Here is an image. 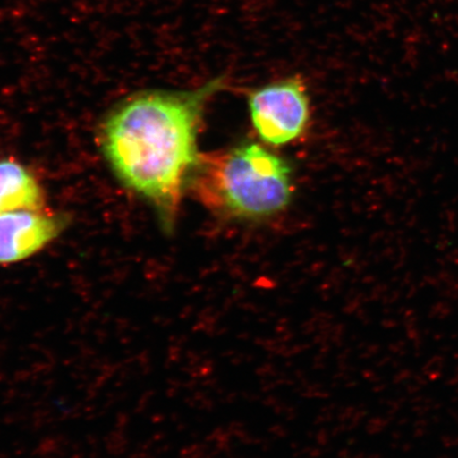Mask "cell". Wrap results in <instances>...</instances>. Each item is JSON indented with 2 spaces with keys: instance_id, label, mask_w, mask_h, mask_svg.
Wrapping results in <instances>:
<instances>
[{
  "instance_id": "4",
  "label": "cell",
  "mask_w": 458,
  "mask_h": 458,
  "mask_svg": "<svg viewBox=\"0 0 458 458\" xmlns=\"http://www.w3.org/2000/svg\"><path fill=\"white\" fill-rule=\"evenodd\" d=\"M67 225V216L45 209L0 214V267L15 265L41 253Z\"/></svg>"
},
{
  "instance_id": "5",
  "label": "cell",
  "mask_w": 458,
  "mask_h": 458,
  "mask_svg": "<svg viewBox=\"0 0 458 458\" xmlns=\"http://www.w3.org/2000/svg\"><path fill=\"white\" fill-rule=\"evenodd\" d=\"M46 197L36 174L17 160L0 158V214L44 209Z\"/></svg>"
},
{
  "instance_id": "1",
  "label": "cell",
  "mask_w": 458,
  "mask_h": 458,
  "mask_svg": "<svg viewBox=\"0 0 458 458\" xmlns=\"http://www.w3.org/2000/svg\"><path fill=\"white\" fill-rule=\"evenodd\" d=\"M228 85L216 77L188 90L146 89L119 102L102 123L100 145L114 176L174 228L198 163L205 107Z\"/></svg>"
},
{
  "instance_id": "3",
  "label": "cell",
  "mask_w": 458,
  "mask_h": 458,
  "mask_svg": "<svg viewBox=\"0 0 458 458\" xmlns=\"http://www.w3.org/2000/svg\"><path fill=\"white\" fill-rule=\"evenodd\" d=\"M251 123L260 139L283 146L305 131L310 116L307 86L299 76L278 80L250 91Z\"/></svg>"
},
{
  "instance_id": "2",
  "label": "cell",
  "mask_w": 458,
  "mask_h": 458,
  "mask_svg": "<svg viewBox=\"0 0 458 458\" xmlns=\"http://www.w3.org/2000/svg\"><path fill=\"white\" fill-rule=\"evenodd\" d=\"M188 187L211 213L238 220L276 215L293 192L288 163L257 143L199 154Z\"/></svg>"
}]
</instances>
